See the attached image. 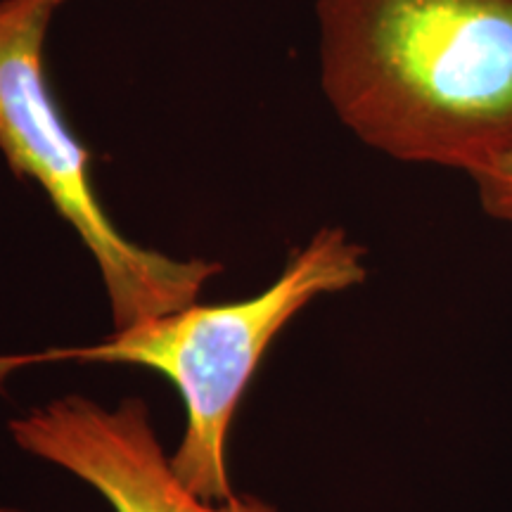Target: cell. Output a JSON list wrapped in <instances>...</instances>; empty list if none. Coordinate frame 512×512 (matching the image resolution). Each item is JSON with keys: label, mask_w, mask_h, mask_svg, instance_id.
I'll list each match as a JSON object with an SVG mask.
<instances>
[{"label": "cell", "mask_w": 512, "mask_h": 512, "mask_svg": "<svg viewBox=\"0 0 512 512\" xmlns=\"http://www.w3.org/2000/svg\"><path fill=\"white\" fill-rule=\"evenodd\" d=\"M62 0H0V155L46 192L100 268L114 328L195 304L223 271L216 261H178L126 240L95 195L91 150L74 136L48 83L46 38Z\"/></svg>", "instance_id": "obj_3"}, {"label": "cell", "mask_w": 512, "mask_h": 512, "mask_svg": "<svg viewBox=\"0 0 512 512\" xmlns=\"http://www.w3.org/2000/svg\"><path fill=\"white\" fill-rule=\"evenodd\" d=\"M472 181L477 185L484 214L496 221L512 223V150L472 176Z\"/></svg>", "instance_id": "obj_5"}, {"label": "cell", "mask_w": 512, "mask_h": 512, "mask_svg": "<svg viewBox=\"0 0 512 512\" xmlns=\"http://www.w3.org/2000/svg\"><path fill=\"white\" fill-rule=\"evenodd\" d=\"M368 278L366 247L337 226L320 228L294 249L278 280L256 297L190 304L140 320L88 347L0 358V377L31 363H131L169 377L185 401V432L171 456L178 479L202 501L233 498L226 470L230 422L261 358L306 306Z\"/></svg>", "instance_id": "obj_2"}, {"label": "cell", "mask_w": 512, "mask_h": 512, "mask_svg": "<svg viewBox=\"0 0 512 512\" xmlns=\"http://www.w3.org/2000/svg\"><path fill=\"white\" fill-rule=\"evenodd\" d=\"M19 448L72 472L117 512H278L254 496L214 508L185 486L164 456L150 408L131 396L105 411L83 396H64L10 422Z\"/></svg>", "instance_id": "obj_4"}, {"label": "cell", "mask_w": 512, "mask_h": 512, "mask_svg": "<svg viewBox=\"0 0 512 512\" xmlns=\"http://www.w3.org/2000/svg\"><path fill=\"white\" fill-rule=\"evenodd\" d=\"M320 88L370 150L475 176L512 150V0H316Z\"/></svg>", "instance_id": "obj_1"}]
</instances>
